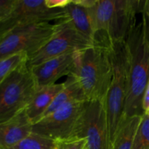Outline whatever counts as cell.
<instances>
[{
	"mask_svg": "<svg viewBox=\"0 0 149 149\" xmlns=\"http://www.w3.org/2000/svg\"><path fill=\"white\" fill-rule=\"evenodd\" d=\"M141 19L125 39L129 85L124 116H142L143 97L149 77V1H143Z\"/></svg>",
	"mask_w": 149,
	"mask_h": 149,
	"instance_id": "obj_1",
	"label": "cell"
},
{
	"mask_svg": "<svg viewBox=\"0 0 149 149\" xmlns=\"http://www.w3.org/2000/svg\"><path fill=\"white\" fill-rule=\"evenodd\" d=\"M143 0H91L90 10L95 30V43L109 47L125 42L137 23Z\"/></svg>",
	"mask_w": 149,
	"mask_h": 149,
	"instance_id": "obj_2",
	"label": "cell"
},
{
	"mask_svg": "<svg viewBox=\"0 0 149 149\" xmlns=\"http://www.w3.org/2000/svg\"><path fill=\"white\" fill-rule=\"evenodd\" d=\"M71 74L79 84L87 101L104 100L112 78L109 47L95 44L77 52Z\"/></svg>",
	"mask_w": 149,
	"mask_h": 149,
	"instance_id": "obj_3",
	"label": "cell"
},
{
	"mask_svg": "<svg viewBox=\"0 0 149 149\" xmlns=\"http://www.w3.org/2000/svg\"><path fill=\"white\" fill-rule=\"evenodd\" d=\"M112 78L104 100L112 143L124 117L129 85V60L125 42H114L109 47Z\"/></svg>",
	"mask_w": 149,
	"mask_h": 149,
	"instance_id": "obj_4",
	"label": "cell"
},
{
	"mask_svg": "<svg viewBox=\"0 0 149 149\" xmlns=\"http://www.w3.org/2000/svg\"><path fill=\"white\" fill-rule=\"evenodd\" d=\"M37 90L27 63L13 71L0 84V123L24 111Z\"/></svg>",
	"mask_w": 149,
	"mask_h": 149,
	"instance_id": "obj_5",
	"label": "cell"
},
{
	"mask_svg": "<svg viewBox=\"0 0 149 149\" xmlns=\"http://www.w3.org/2000/svg\"><path fill=\"white\" fill-rule=\"evenodd\" d=\"M55 24L48 22L17 28L0 39V59L17 54L29 57L42 49L53 36Z\"/></svg>",
	"mask_w": 149,
	"mask_h": 149,
	"instance_id": "obj_6",
	"label": "cell"
},
{
	"mask_svg": "<svg viewBox=\"0 0 149 149\" xmlns=\"http://www.w3.org/2000/svg\"><path fill=\"white\" fill-rule=\"evenodd\" d=\"M95 42L74 29L65 19L55 23V32L49 42L29 57L28 65L32 67L64 54L79 52L94 46Z\"/></svg>",
	"mask_w": 149,
	"mask_h": 149,
	"instance_id": "obj_7",
	"label": "cell"
},
{
	"mask_svg": "<svg viewBox=\"0 0 149 149\" xmlns=\"http://www.w3.org/2000/svg\"><path fill=\"white\" fill-rule=\"evenodd\" d=\"M87 101L68 103L33 124L32 132L54 141L76 138Z\"/></svg>",
	"mask_w": 149,
	"mask_h": 149,
	"instance_id": "obj_8",
	"label": "cell"
},
{
	"mask_svg": "<svg viewBox=\"0 0 149 149\" xmlns=\"http://www.w3.org/2000/svg\"><path fill=\"white\" fill-rule=\"evenodd\" d=\"M63 9H49L45 0H15L11 10L0 20V39L12 31L33 23L61 20Z\"/></svg>",
	"mask_w": 149,
	"mask_h": 149,
	"instance_id": "obj_9",
	"label": "cell"
},
{
	"mask_svg": "<svg viewBox=\"0 0 149 149\" xmlns=\"http://www.w3.org/2000/svg\"><path fill=\"white\" fill-rule=\"evenodd\" d=\"M76 138H85L87 149H112L104 100L86 102Z\"/></svg>",
	"mask_w": 149,
	"mask_h": 149,
	"instance_id": "obj_10",
	"label": "cell"
},
{
	"mask_svg": "<svg viewBox=\"0 0 149 149\" xmlns=\"http://www.w3.org/2000/svg\"><path fill=\"white\" fill-rule=\"evenodd\" d=\"M77 52L64 54L29 67L38 88L56 84L60 78L70 75L75 66Z\"/></svg>",
	"mask_w": 149,
	"mask_h": 149,
	"instance_id": "obj_11",
	"label": "cell"
},
{
	"mask_svg": "<svg viewBox=\"0 0 149 149\" xmlns=\"http://www.w3.org/2000/svg\"><path fill=\"white\" fill-rule=\"evenodd\" d=\"M90 3V0H71L63 8V19L77 31L95 42L96 33Z\"/></svg>",
	"mask_w": 149,
	"mask_h": 149,
	"instance_id": "obj_12",
	"label": "cell"
},
{
	"mask_svg": "<svg viewBox=\"0 0 149 149\" xmlns=\"http://www.w3.org/2000/svg\"><path fill=\"white\" fill-rule=\"evenodd\" d=\"M31 120L26 111L0 123V148L8 149L20 143L32 132Z\"/></svg>",
	"mask_w": 149,
	"mask_h": 149,
	"instance_id": "obj_13",
	"label": "cell"
},
{
	"mask_svg": "<svg viewBox=\"0 0 149 149\" xmlns=\"http://www.w3.org/2000/svg\"><path fill=\"white\" fill-rule=\"evenodd\" d=\"M63 83H56L52 85L39 87L33 95L31 100L25 109L26 114L35 123L49 108L55 96L63 88Z\"/></svg>",
	"mask_w": 149,
	"mask_h": 149,
	"instance_id": "obj_14",
	"label": "cell"
},
{
	"mask_svg": "<svg viewBox=\"0 0 149 149\" xmlns=\"http://www.w3.org/2000/svg\"><path fill=\"white\" fill-rule=\"evenodd\" d=\"M75 101H87V100L77 80L74 76L70 74L68 76L66 81L64 82L63 88L55 96L53 101L42 117L55 111L68 103Z\"/></svg>",
	"mask_w": 149,
	"mask_h": 149,
	"instance_id": "obj_15",
	"label": "cell"
},
{
	"mask_svg": "<svg viewBox=\"0 0 149 149\" xmlns=\"http://www.w3.org/2000/svg\"><path fill=\"white\" fill-rule=\"evenodd\" d=\"M142 116H124L115 135L112 149H132Z\"/></svg>",
	"mask_w": 149,
	"mask_h": 149,
	"instance_id": "obj_16",
	"label": "cell"
},
{
	"mask_svg": "<svg viewBox=\"0 0 149 149\" xmlns=\"http://www.w3.org/2000/svg\"><path fill=\"white\" fill-rule=\"evenodd\" d=\"M55 141L31 132L30 135L8 149H55Z\"/></svg>",
	"mask_w": 149,
	"mask_h": 149,
	"instance_id": "obj_17",
	"label": "cell"
},
{
	"mask_svg": "<svg viewBox=\"0 0 149 149\" xmlns=\"http://www.w3.org/2000/svg\"><path fill=\"white\" fill-rule=\"evenodd\" d=\"M28 60L29 56L25 53L17 54L0 59V84L13 71L28 63Z\"/></svg>",
	"mask_w": 149,
	"mask_h": 149,
	"instance_id": "obj_18",
	"label": "cell"
},
{
	"mask_svg": "<svg viewBox=\"0 0 149 149\" xmlns=\"http://www.w3.org/2000/svg\"><path fill=\"white\" fill-rule=\"evenodd\" d=\"M132 149H149V116L146 112L142 116Z\"/></svg>",
	"mask_w": 149,
	"mask_h": 149,
	"instance_id": "obj_19",
	"label": "cell"
},
{
	"mask_svg": "<svg viewBox=\"0 0 149 149\" xmlns=\"http://www.w3.org/2000/svg\"><path fill=\"white\" fill-rule=\"evenodd\" d=\"M87 141L85 138H74L55 141V149H85Z\"/></svg>",
	"mask_w": 149,
	"mask_h": 149,
	"instance_id": "obj_20",
	"label": "cell"
},
{
	"mask_svg": "<svg viewBox=\"0 0 149 149\" xmlns=\"http://www.w3.org/2000/svg\"><path fill=\"white\" fill-rule=\"evenodd\" d=\"M15 0H0V20L10 12Z\"/></svg>",
	"mask_w": 149,
	"mask_h": 149,
	"instance_id": "obj_21",
	"label": "cell"
},
{
	"mask_svg": "<svg viewBox=\"0 0 149 149\" xmlns=\"http://www.w3.org/2000/svg\"><path fill=\"white\" fill-rule=\"evenodd\" d=\"M70 1L71 0H45L47 6L49 9H63Z\"/></svg>",
	"mask_w": 149,
	"mask_h": 149,
	"instance_id": "obj_22",
	"label": "cell"
},
{
	"mask_svg": "<svg viewBox=\"0 0 149 149\" xmlns=\"http://www.w3.org/2000/svg\"><path fill=\"white\" fill-rule=\"evenodd\" d=\"M143 110L144 112L147 111L149 109V77L148 81H147L146 87L145 92H144L143 97V103H142Z\"/></svg>",
	"mask_w": 149,
	"mask_h": 149,
	"instance_id": "obj_23",
	"label": "cell"
},
{
	"mask_svg": "<svg viewBox=\"0 0 149 149\" xmlns=\"http://www.w3.org/2000/svg\"><path fill=\"white\" fill-rule=\"evenodd\" d=\"M146 113H147V114H148V116H149V109H148V111H146Z\"/></svg>",
	"mask_w": 149,
	"mask_h": 149,
	"instance_id": "obj_24",
	"label": "cell"
},
{
	"mask_svg": "<svg viewBox=\"0 0 149 149\" xmlns=\"http://www.w3.org/2000/svg\"><path fill=\"white\" fill-rule=\"evenodd\" d=\"M85 149H87V148H85Z\"/></svg>",
	"mask_w": 149,
	"mask_h": 149,
	"instance_id": "obj_25",
	"label": "cell"
},
{
	"mask_svg": "<svg viewBox=\"0 0 149 149\" xmlns=\"http://www.w3.org/2000/svg\"><path fill=\"white\" fill-rule=\"evenodd\" d=\"M0 149H1V148H0Z\"/></svg>",
	"mask_w": 149,
	"mask_h": 149,
	"instance_id": "obj_26",
	"label": "cell"
}]
</instances>
